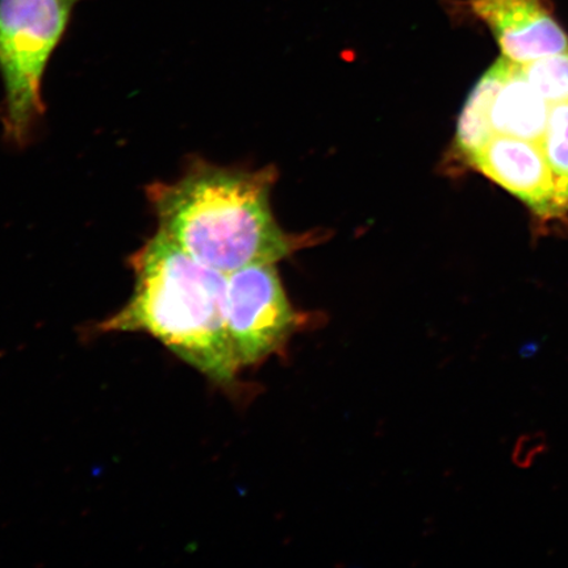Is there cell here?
I'll return each mask as SVG.
<instances>
[{
  "instance_id": "1",
  "label": "cell",
  "mask_w": 568,
  "mask_h": 568,
  "mask_svg": "<svg viewBox=\"0 0 568 568\" xmlns=\"http://www.w3.org/2000/svg\"><path fill=\"white\" fill-rule=\"evenodd\" d=\"M134 290L124 307L98 325L103 333H145L219 385L240 364L226 328L229 275L202 264L165 233L130 260Z\"/></svg>"
},
{
  "instance_id": "12",
  "label": "cell",
  "mask_w": 568,
  "mask_h": 568,
  "mask_svg": "<svg viewBox=\"0 0 568 568\" xmlns=\"http://www.w3.org/2000/svg\"><path fill=\"white\" fill-rule=\"evenodd\" d=\"M538 349V343H527L521 347V354L524 355V357H530V355L536 354Z\"/></svg>"
},
{
  "instance_id": "7",
  "label": "cell",
  "mask_w": 568,
  "mask_h": 568,
  "mask_svg": "<svg viewBox=\"0 0 568 568\" xmlns=\"http://www.w3.org/2000/svg\"><path fill=\"white\" fill-rule=\"evenodd\" d=\"M488 104V123L495 136L539 141L548 124L551 104L525 80L520 63L500 57Z\"/></svg>"
},
{
  "instance_id": "8",
  "label": "cell",
  "mask_w": 568,
  "mask_h": 568,
  "mask_svg": "<svg viewBox=\"0 0 568 568\" xmlns=\"http://www.w3.org/2000/svg\"><path fill=\"white\" fill-rule=\"evenodd\" d=\"M496 77L497 70L494 63L475 84L462 110L457 125L456 148L467 162L495 138L488 123V104Z\"/></svg>"
},
{
  "instance_id": "6",
  "label": "cell",
  "mask_w": 568,
  "mask_h": 568,
  "mask_svg": "<svg viewBox=\"0 0 568 568\" xmlns=\"http://www.w3.org/2000/svg\"><path fill=\"white\" fill-rule=\"evenodd\" d=\"M468 7L510 61L525 65L568 51V36L546 0H470Z\"/></svg>"
},
{
  "instance_id": "9",
  "label": "cell",
  "mask_w": 568,
  "mask_h": 568,
  "mask_svg": "<svg viewBox=\"0 0 568 568\" xmlns=\"http://www.w3.org/2000/svg\"><path fill=\"white\" fill-rule=\"evenodd\" d=\"M538 142L568 210V102L551 105L548 124Z\"/></svg>"
},
{
  "instance_id": "5",
  "label": "cell",
  "mask_w": 568,
  "mask_h": 568,
  "mask_svg": "<svg viewBox=\"0 0 568 568\" xmlns=\"http://www.w3.org/2000/svg\"><path fill=\"white\" fill-rule=\"evenodd\" d=\"M468 163L538 216H558L567 210L538 141L495 136Z\"/></svg>"
},
{
  "instance_id": "4",
  "label": "cell",
  "mask_w": 568,
  "mask_h": 568,
  "mask_svg": "<svg viewBox=\"0 0 568 568\" xmlns=\"http://www.w3.org/2000/svg\"><path fill=\"white\" fill-rule=\"evenodd\" d=\"M300 326L273 264H253L229 275L226 328L240 367L275 354Z\"/></svg>"
},
{
  "instance_id": "3",
  "label": "cell",
  "mask_w": 568,
  "mask_h": 568,
  "mask_svg": "<svg viewBox=\"0 0 568 568\" xmlns=\"http://www.w3.org/2000/svg\"><path fill=\"white\" fill-rule=\"evenodd\" d=\"M81 0H0L6 136L23 145L44 115L42 78Z\"/></svg>"
},
{
  "instance_id": "10",
  "label": "cell",
  "mask_w": 568,
  "mask_h": 568,
  "mask_svg": "<svg viewBox=\"0 0 568 568\" xmlns=\"http://www.w3.org/2000/svg\"><path fill=\"white\" fill-rule=\"evenodd\" d=\"M523 74L551 105L568 102V51L525 63Z\"/></svg>"
},
{
  "instance_id": "11",
  "label": "cell",
  "mask_w": 568,
  "mask_h": 568,
  "mask_svg": "<svg viewBox=\"0 0 568 568\" xmlns=\"http://www.w3.org/2000/svg\"><path fill=\"white\" fill-rule=\"evenodd\" d=\"M548 449V439H546L544 433H527V435L518 438L515 445L513 456L515 465L520 468H529Z\"/></svg>"
},
{
  "instance_id": "2",
  "label": "cell",
  "mask_w": 568,
  "mask_h": 568,
  "mask_svg": "<svg viewBox=\"0 0 568 568\" xmlns=\"http://www.w3.org/2000/svg\"><path fill=\"white\" fill-rule=\"evenodd\" d=\"M273 181L270 169L253 173L199 162L180 181L149 186L148 196L159 231L191 257L230 275L293 252L270 209Z\"/></svg>"
}]
</instances>
